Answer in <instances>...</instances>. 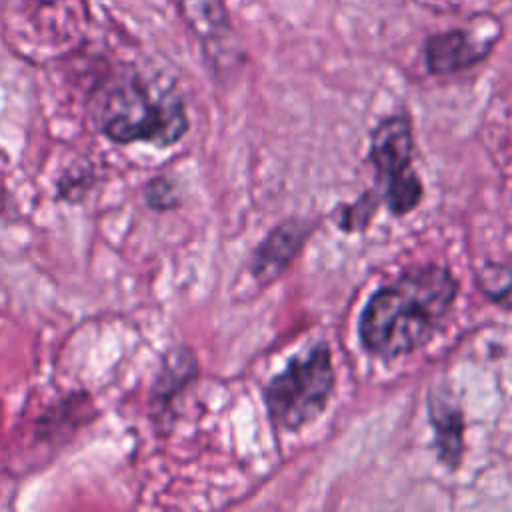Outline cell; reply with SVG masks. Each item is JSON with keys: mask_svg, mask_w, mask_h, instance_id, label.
<instances>
[{"mask_svg": "<svg viewBox=\"0 0 512 512\" xmlns=\"http://www.w3.org/2000/svg\"><path fill=\"white\" fill-rule=\"evenodd\" d=\"M430 420L436 430V444H438V456L448 468H456L462 456V432H464V420L462 412L456 404L448 402L442 396L430 398Z\"/></svg>", "mask_w": 512, "mask_h": 512, "instance_id": "52a82bcc", "label": "cell"}, {"mask_svg": "<svg viewBox=\"0 0 512 512\" xmlns=\"http://www.w3.org/2000/svg\"><path fill=\"white\" fill-rule=\"evenodd\" d=\"M146 200L150 206L158 208V210H166L170 206L176 204V194H174V186L170 180L166 178H154L148 186H146Z\"/></svg>", "mask_w": 512, "mask_h": 512, "instance_id": "9c48e42d", "label": "cell"}, {"mask_svg": "<svg viewBox=\"0 0 512 512\" xmlns=\"http://www.w3.org/2000/svg\"><path fill=\"white\" fill-rule=\"evenodd\" d=\"M486 52L488 48H478L466 32L448 30L426 42V64L434 74H450L480 62Z\"/></svg>", "mask_w": 512, "mask_h": 512, "instance_id": "5b68a950", "label": "cell"}, {"mask_svg": "<svg viewBox=\"0 0 512 512\" xmlns=\"http://www.w3.org/2000/svg\"><path fill=\"white\" fill-rule=\"evenodd\" d=\"M458 292L442 266H420L380 288L360 318V338L368 352L396 358L424 346L450 310Z\"/></svg>", "mask_w": 512, "mask_h": 512, "instance_id": "6da1fadb", "label": "cell"}, {"mask_svg": "<svg viewBox=\"0 0 512 512\" xmlns=\"http://www.w3.org/2000/svg\"><path fill=\"white\" fill-rule=\"evenodd\" d=\"M376 206H378V198H376L372 192L364 194L356 204L346 206V208L342 210L340 228H344V230H358V228H364V226L370 222V218H372Z\"/></svg>", "mask_w": 512, "mask_h": 512, "instance_id": "ba28073f", "label": "cell"}, {"mask_svg": "<svg viewBox=\"0 0 512 512\" xmlns=\"http://www.w3.org/2000/svg\"><path fill=\"white\" fill-rule=\"evenodd\" d=\"M332 386V354L326 344H318L266 384L264 402L280 428L298 430L326 408Z\"/></svg>", "mask_w": 512, "mask_h": 512, "instance_id": "3957f363", "label": "cell"}, {"mask_svg": "<svg viewBox=\"0 0 512 512\" xmlns=\"http://www.w3.org/2000/svg\"><path fill=\"white\" fill-rule=\"evenodd\" d=\"M100 130L114 142L144 140L170 146L188 128L186 112L176 96L154 98L138 80H122L108 88L96 106Z\"/></svg>", "mask_w": 512, "mask_h": 512, "instance_id": "7a4b0ae2", "label": "cell"}, {"mask_svg": "<svg viewBox=\"0 0 512 512\" xmlns=\"http://www.w3.org/2000/svg\"><path fill=\"white\" fill-rule=\"evenodd\" d=\"M370 160L384 186V198L394 214L418 206L422 184L412 170V128L406 116H392L372 134Z\"/></svg>", "mask_w": 512, "mask_h": 512, "instance_id": "277c9868", "label": "cell"}, {"mask_svg": "<svg viewBox=\"0 0 512 512\" xmlns=\"http://www.w3.org/2000/svg\"><path fill=\"white\" fill-rule=\"evenodd\" d=\"M308 232H310V226L302 222L280 224L258 248L252 264V272L262 282H268L270 278H274L296 256Z\"/></svg>", "mask_w": 512, "mask_h": 512, "instance_id": "8992f818", "label": "cell"}]
</instances>
